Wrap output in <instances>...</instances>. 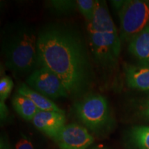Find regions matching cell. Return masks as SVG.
I'll return each mask as SVG.
<instances>
[{
	"instance_id": "1",
	"label": "cell",
	"mask_w": 149,
	"mask_h": 149,
	"mask_svg": "<svg viewBox=\"0 0 149 149\" xmlns=\"http://www.w3.org/2000/svg\"><path fill=\"white\" fill-rule=\"evenodd\" d=\"M38 67L57 75L69 97L86 95L93 83L88 48L77 31L64 24L48 25L38 33Z\"/></svg>"
},
{
	"instance_id": "2",
	"label": "cell",
	"mask_w": 149,
	"mask_h": 149,
	"mask_svg": "<svg viewBox=\"0 0 149 149\" xmlns=\"http://www.w3.org/2000/svg\"><path fill=\"white\" fill-rule=\"evenodd\" d=\"M88 45L95 64L106 70L115 68L121 53V37L107 2L97 1L94 18L87 26Z\"/></svg>"
},
{
	"instance_id": "3",
	"label": "cell",
	"mask_w": 149,
	"mask_h": 149,
	"mask_svg": "<svg viewBox=\"0 0 149 149\" xmlns=\"http://www.w3.org/2000/svg\"><path fill=\"white\" fill-rule=\"evenodd\" d=\"M37 44L38 33L31 25L11 26L2 40L6 66L17 75H29L38 67Z\"/></svg>"
},
{
	"instance_id": "4",
	"label": "cell",
	"mask_w": 149,
	"mask_h": 149,
	"mask_svg": "<svg viewBox=\"0 0 149 149\" xmlns=\"http://www.w3.org/2000/svg\"><path fill=\"white\" fill-rule=\"evenodd\" d=\"M75 115L86 127L95 133H103L113 125L108 100L97 93H88L74 104Z\"/></svg>"
},
{
	"instance_id": "5",
	"label": "cell",
	"mask_w": 149,
	"mask_h": 149,
	"mask_svg": "<svg viewBox=\"0 0 149 149\" xmlns=\"http://www.w3.org/2000/svg\"><path fill=\"white\" fill-rule=\"evenodd\" d=\"M112 3L119 10L122 40L129 42L149 26V1L129 0Z\"/></svg>"
},
{
	"instance_id": "6",
	"label": "cell",
	"mask_w": 149,
	"mask_h": 149,
	"mask_svg": "<svg viewBox=\"0 0 149 149\" xmlns=\"http://www.w3.org/2000/svg\"><path fill=\"white\" fill-rule=\"evenodd\" d=\"M26 81L30 88L51 100L69 97L58 77L43 67H37Z\"/></svg>"
},
{
	"instance_id": "7",
	"label": "cell",
	"mask_w": 149,
	"mask_h": 149,
	"mask_svg": "<svg viewBox=\"0 0 149 149\" xmlns=\"http://www.w3.org/2000/svg\"><path fill=\"white\" fill-rule=\"evenodd\" d=\"M55 141L59 149H87L94 137L84 126L70 124L62 128Z\"/></svg>"
},
{
	"instance_id": "8",
	"label": "cell",
	"mask_w": 149,
	"mask_h": 149,
	"mask_svg": "<svg viewBox=\"0 0 149 149\" xmlns=\"http://www.w3.org/2000/svg\"><path fill=\"white\" fill-rule=\"evenodd\" d=\"M32 122L39 130L55 140L66 126V117L64 113L61 112L40 111Z\"/></svg>"
},
{
	"instance_id": "9",
	"label": "cell",
	"mask_w": 149,
	"mask_h": 149,
	"mask_svg": "<svg viewBox=\"0 0 149 149\" xmlns=\"http://www.w3.org/2000/svg\"><path fill=\"white\" fill-rule=\"evenodd\" d=\"M126 83L130 88L149 91V66L127 65L124 68Z\"/></svg>"
},
{
	"instance_id": "10",
	"label": "cell",
	"mask_w": 149,
	"mask_h": 149,
	"mask_svg": "<svg viewBox=\"0 0 149 149\" xmlns=\"http://www.w3.org/2000/svg\"><path fill=\"white\" fill-rule=\"evenodd\" d=\"M128 51L140 65L149 66V26L130 41Z\"/></svg>"
},
{
	"instance_id": "11",
	"label": "cell",
	"mask_w": 149,
	"mask_h": 149,
	"mask_svg": "<svg viewBox=\"0 0 149 149\" xmlns=\"http://www.w3.org/2000/svg\"><path fill=\"white\" fill-rule=\"evenodd\" d=\"M17 93L30 99L35 104V105L37 107L39 111L64 113V111L60 109L57 104L54 103L51 100L30 88L26 84L23 83L19 85Z\"/></svg>"
},
{
	"instance_id": "12",
	"label": "cell",
	"mask_w": 149,
	"mask_h": 149,
	"mask_svg": "<svg viewBox=\"0 0 149 149\" xmlns=\"http://www.w3.org/2000/svg\"><path fill=\"white\" fill-rule=\"evenodd\" d=\"M12 104L17 113L24 120L27 121H32L40 111L30 99L17 93L12 99Z\"/></svg>"
},
{
	"instance_id": "13",
	"label": "cell",
	"mask_w": 149,
	"mask_h": 149,
	"mask_svg": "<svg viewBox=\"0 0 149 149\" xmlns=\"http://www.w3.org/2000/svg\"><path fill=\"white\" fill-rule=\"evenodd\" d=\"M130 137L139 149H149V126H137L130 132Z\"/></svg>"
},
{
	"instance_id": "14",
	"label": "cell",
	"mask_w": 149,
	"mask_h": 149,
	"mask_svg": "<svg viewBox=\"0 0 149 149\" xmlns=\"http://www.w3.org/2000/svg\"><path fill=\"white\" fill-rule=\"evenodd\" d=\"M97 1L94 0H77V8L86 22L89 23L95 15Z\"/></svg>"
},
{
	"instance_id": "15",
	"label": "cell",
	"mask_w": 149,
	"mask_h": 149,
	"mask_svg": "<svg viewBox=\"0 0 149 149\" xmlns=\"http://www.w3.org/2000/svg\"><path fill=\"white\" fill-rule=\"evenodd\" d=\"M51 8H53L57 13L66 14L70 13L77 8V1H68V0H56L51 1L49 3Z\"/></svg>"
},
{
	"instance_id": "16",
	"label": "cell",
	"mask_w": 149,
	"mask_h": 149,
	"mask_svg": "<svg viewBox=\"0 0 149 149\" xmlns=\"http://www.w3.org/2000/svg\"><path fill=\"white\" fill-rule=\"evenodd\" d=\"M13 81L10 77L4 75L0 79V102H5L13 88Z\"/></svg>"
},
{
	"instance_id": "17",
	"label": "cell",
	"mask_w": 149,
	"mask_h": 149,
	"mask_svg": "<svg viewBox=\"0 0 149 149\" xmlns=\"http://www.w3.org/2000/svg\"><path fill=\"white\" fill-rule=\"evenodd\" d=\"M15 149H35L32 141L26 136H22L15 144Z\"/></svg>"
},
{
	"instance_id": "18",
	"label": "cell",
	"mask_w": 149,
	"mask_h": 149,
	"mask_svg": "<svg viewBox=\"0 0 149 149\" xmlns=\"http://www.w3.org/2000/svg\"><path fill=\"white\" fill-rule=\"evenodd\" d=\"M0 113L1 120H6L8 116V109L5 102H0Z\"/></svg>"
},
{
	"instance_id": "19",
	"label": "cell",
	"mask_w": 149,
	"mask_h": 149,
	"mask_svg": "<svg viewBox=\"0 0 149 149\" xmlns=\"http://www.w3.org/2000/svg\"><path fill=\"white\" fill-rule=\"evenodd\" d=\"M1 149H10V147H9L8 144L6 142L4 139H2V137L1 139Z\"/></svg>"
},
{
	"instance_id": "20",
	"label": "cell",
	"mask_w": 149,
	"mask_h": 149,
	"mask_svg": "<svg viewBox=\"0 0 149 149\" xmlns=\"http://www.w3.org/2000/svg\"><path fill=\"white\" fill-rule=\"evenodd\" d=\"M148 115H149V108H148Z\"/></svg>"
},
{
	"instance_id": "21",
	"label": "cell",
	"mask_w": 149,
	"mask_h": 149,
	"mask_svg": "<svg viewBox=\"0 0 149 149\" xmlns=\"http://www.w3.org/2000/svg\"><path fill=\"white\" fill-rule=\"evenodd\" d=\"M148 108H149V102H148Z\"/></svg>"
}]
</instances>
